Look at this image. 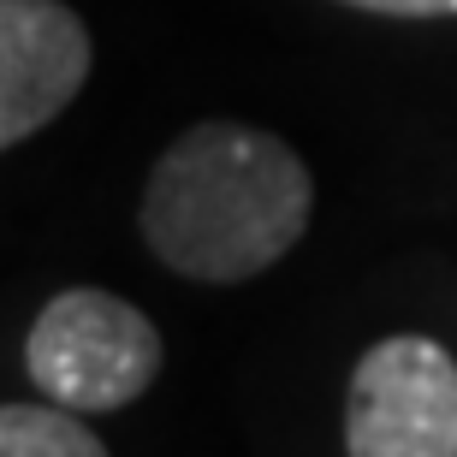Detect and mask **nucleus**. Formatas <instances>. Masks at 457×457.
I'll list each match as a JSON object with an SVG mask.
<instances>
[{
    "label": "nucleus",
    "instance_id": "20e7f679",
    "mask_svg": "<svg viewBox=\"0 0 457 457\" xmlns=\"http://www.w3.org/2000/svg\"><path fill=\"white\" fill-rule=\"evenodd\" d=\"M89 60V30L66 0H0V149L66 113Z\"/></svg>",
    "mask_w": 457,
    "mask_h": 457
},
{
    "label": "nucleus",
    "instance_id": "39448f33",
    "mask_svg": "<svg viewBox=\"0 0 457 457\" xmlns=\"http://www.w3.org/2000/svg\"><path fill=\"white\" fill-rule=\"evenodd\" d=\"M0 457H107V445L66 404H0Z\"/></svg>",
    "mask_w": 457,
    "mask_h": 457
},
{
    "label": "nucleus",
    "instance_id": "7ed1b4c3",
    "mask_svg": "<svg viewBox=\"0 0 457 457\" xmlns=\"http://www.w3.org/2000/svg\"><path fill=\"white\" fill-rule=\"evenodd\" d=\"M351 457H457V362L440 339L398 333L362 351L345 398Z\"/></svg>",
    "mask_w": 457,
    "mask_h": 457
},
{
    "label": "nucleus",
    "instance_id": "423d86ee",
    "mask_svg": "<svg viewBox=\"0 0 457 457\" xmlns=\"http://www.w3.org/2000/svg\"><path fill=\"white\" fill-rule=\"evenodd\" d=\"M345 6H362V12L380 18H452L457 0H345Z\"/></svg>",
    "mask_w": 457,
    "mask_h": 457
},
{
    "label": "nucleus",
    "instance_id": "f03ea898",
    "mask_svg": "<svg viewBox=\"0 0 457 457\" xmlns=\"http://www.w3.org/2000/svg\"><path fill=\"white\" fill-rule=\"evenodd\" d=\"M24 369L36 392L78 416L137 404L161 374V333L137 303L102 286H71L36 315L24 339Z\"/></svg>",
    "mask_w": 457,
    "mask_h": 457
},
{
    "label": "nucleus",
    "instance_id": "f257e3e1",
    "mask_svg": "<svg viewBox=\"0 0 457 457\" xmlns=\"http://www.w3.org/2000/svg\"><path fill=\"white\" fill-rule=\"evenodd\" d=\"M315 179L273 131L208 119L190 125L149 172L143 237L185 279L237 286L268 273L303 237Z\"/></svg>",
    "mask_w": 457,
    "mask_h": 457
}]
</instances>
